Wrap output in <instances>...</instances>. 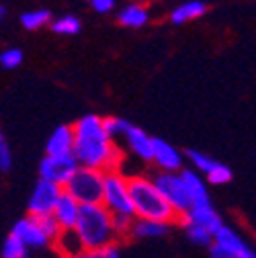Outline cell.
I'll return each instance as SVG.
<instances>
[{
	"instance_id": "cell-1",
	"label": "cell",
	"mask_w": 256,
	"mask_h": 258,
	"mask_svg": "<svg viewBox=\"0 0 256 258\" xmlns=\"http://www.w3.org/2000/svg\"><path fill=\"white\" fill-rule=\"evenodd\" d=\"M74 148L72 154L80 166L99 168V170H117L123 160L121 150L115 140L107 134L103 117L84 115L74 125Z\"/></svg>"
},
{
	"instance_id": "cell-2",
	"label": "cell",
	"mask_w": 256,
	"mask_h": 258,
	"mask_svg": "<svg viewBox=\"0 0 256 258\" xmlns=\"http://www.w3.org/2000/svg\"><path fill=\"white\" fill-rule=\"evenodd\" d=\"M74 232L78 234V238L84 246V256L105 244L119 242L115 236V230H113L111 211L103 203L80 205V213L74 223Z\"/></svg>"
},
{
	"instance_id": "cell-3",
	"label": "cell",
	"mask_w": 256,
	"mask_h": 258,
	"mask_svg": "<svg viewBox=\"0 0 256 258\" xmlns=\"http://www.w3.org/2000/svg\"><path fill=\"white\" fill-rule=\"evenodd\" d=\"M130 180V197L134 205V215L144 217V219H156L172 223L178 219L176 211L170 207V203L164 199V195L160 192L156 182L148 176H132Z\"/></svg>"
},
{
	"instance_id": "cell-4",
	"label": "cell",
	"mask_w": 256,
	"mask_h": 258,
	"mask_svg": "<svg viewBox=\"0 0 256 258\" xmlns=\"http://www.w3.org/2000/svg\"><path fill=\"white\" fill-rule=\"evenodd\" d=\"M103 178L105 170L99 168H88L80 166L72 172V176L63 184V190L80 203V205H90V203H101L103 199Z\"/></svg>"
},
{
	"instance_id": "cell-5",
	"label": "cell",
	"mask_w": 256,
	"mask_h": 258,
	"mask_svg": "<svg viewBox=\"0 0 256 258\" xmlns=\"http://www.w3.org/2000/svg\"><path fill=\"white\" fill-rule=\"evenodd\" d=\"M101 203L111 213H127L134 215V205L130 197V180H127L121 170H107L103 178V199Z\"/></svg>"
},
{
	"instance_id": "cell-6",
	"label": "cell",
	"mask_w": 256,
	"mask_h": 258,
	"mask_svg": "<svg viewBox=\"0 0 256 258\" xmlns=\"http://www.w3.org/2000/svg\"><path fill=\"white\" fill-rule=\"evenodd\" d=\"M209 254L213 258H254V248L232 228L219 225L213 232V242L209 246Z\"/></svg>"
},
{
	"instance_id": "cell-7",
	"label": "cell",
	"mask_w": 256,
	"mask_h": 258,
	"mask_svg": "<svg viewBox=\"0 0 256 258\" xmlns=\"http://www.w3.org/2000/svg\"><path fill=\"white\" fill-rule=\"evenodd\" d=\"M152 180L156 182L160 192L164 195V199L170 203V207L176 211V215L184 213L190 207V199L186 195V188H184V182L180 178V172L160 170V174H156Z\"/></svg>"
},
{
	"instance_id": "cell-8",
	"label": "cell",
	"mask_w": 256,
	"mask_h": 258,
	"mask_svg": "<svg viewBox=\"0 0 256 258\" xmlns=\"http://www.w3.org/2000/svg\"><path fill=\"white\" fill-rule=\"evenodd\" d=\"M76 168H78V162L74 154H45V158L39 162V178H45L63 186Z\"/></svg>"
},
{
	"instance_id": "cell-9",
	"label": "cell",
	"mask_w": 256,
	"mask_h": 258,
	"mask_svg": "<svg viewBox=\"0 0 256 258\" xmlns=\"http://www.w3.org/2000/svg\"><path fill=\"white\" fill-rule=\"evenodd\" d=\"M61 192H63L61 184H55L51 180L39 178L35 188H33V192H31V197H29V213H33V215L51 213Z\"/></svg>"
},
{
	"instance_id": "cell-10",
	"label": "cell",
	"mask_w": 256,
	"mask_h": 258,
	"mask_svg": "<svg viewBox=\"0 0 256 258\" xmlns=\"http://www.w3.org/2000/svg\"><path fill=\"white\" fill-rule=\"evenodd\" d=\"M13 234L19 236L29 250H43V248H47L51 244V238L45 234V230L41 228L37 215H33V213H29L27 217L19 219L13 225Z\"/></svg>"
},
{
	"instance_id": "cell-11",
	"label": "cell",
	"mask_w": 256,
	"mask_h": 258,
	"mask_svg": "<svg viewBox=\"0 0 256 258\" xmlns=\"http://www.w3.org/2000/svg\"><path fill=\"white\" fill-rule=\"evenodd\" d=\"M152 162L160 170H170L178 172L182 168V154L166 140L154 138L152 140Z\"/></svg>"
},
{
	"instance_id": "cell-12",
	"label": "cell",
	"mask_w": 256,
	"mask_h": 258,
	"mask_svg": "<svg viewBox=\"0 0 256 258\" xmlns=\"http://www.w3.org/2000/svg\"><path fill=\"white\" fill-rule=\"evenodd\" d=\"M180 223H195V225H203L205 230L215 232L219 225L223 223L219 213L211 207V203H203V205H190L184 213L178 215Z\"/></svg>"
},
{
	"instance_id": "cell-13",
	"label": "cell",
	"mask_w": 256,
	"mask_h": 258,
	"mask_svg": "<svg viewBox=\"0 0 256 258\" xmlns=\"http://www.w3.org/2000/svg\"><path fill=\"white\" fill-rule=\"evenodd\" d=\"M78 213H80V203L70 195V192L63 190L59 195V199H57V203H55V207H53V211H51V215L59 223V228L61 230L74 228V223L78 219Z\"/></svg>"
},
{
	"instance_id": "cell-14",
	"label": "cell",
	"mask_w": 256,
	"mask_h": 258,
	"mask_svg": "<svg viewBox=\"0 0 256 258\" xmlns=\"http://www.w3.org/2000/svg\"><path fill=\"white\" fill-rule=\"evenodd\" d=\"M180 178L184 182L186 195L190 199V205H203V203H211L209 201V190H207V182L203 180V176L197 170H178Z\"/></svg>"
},
{
	"instance_id": "cell-15",
	"label": "cell",
	"mask_w": 256,
	"mask_h": 258,
	"mask_svg": "<svg viewBox=\"0 0 256 258\" xmlns=\"http://www.w3.org/2000/svg\"><path fill=\"white\" fill-rule=\"evenodd\" d=\"M125 142H127V148L132 150V154H136L138 158L146 160V162H152V136H148L144 129L140 127H134L130 125L127 132L123 134Z\"/></svg>"
},
{
	"instance_id": "cell-16",
	"label": "cell",
	"mask_w": 256,
	"mask_h": 258,
	"mask_svg": "<svg viewBox=\"0 0 256 258\" xmlns=\"http://www.w3.org/2000/svg\"><path fill=\"white\" fill-rule=\"evenodd\" d=\"M72 148H74V127L59 125L55 127V132H51L45 144V154H72Z\"/></svg>"
},
{
	"instance_id": "cell-17",
	"label": "cell",
	"mask_w": 256,
	"mask_h": 258,
	"mask_svg": "<svg viewBox=\"0 0 256 258\" xmlns=\"http://www.w3.org/2000/svg\"><path fill=\"white\" fill-rule=\"evenodd\" d=\"M170 228V223L164 221H156V219H144V217H136L132 223V232L130 238H160L164 236Z\"/></svg>"
},
{
	"instance_id": "cell-18",
	"label": "cell",
	"mask_w": 256,
	"mask_h": 258,
	"mask_svg": "<svg viewBox=\"0 0 256 258\" xmlns=\"http://www.w3.org/2000/svg\"><path fill=\"white\" fill-rule=\"evenodd\" d=\"M51 244H55V250L63 256H84V246H82L78 234L74 232V228L59 230V234L55 236V240Z\"/></svg>"
},
{
	"instance_id": "cell-19",
	"label": "cell",
	"mask_w": 256,
	"mask_h": 258,
	"mask_svg": "<svg viewBox=\"0 0 256 258\" xmlns=\"http://www.w3.org/2000/svg\"><path fill=\"white\" fill-rule=\"evenodd\" d=\"M119 23L130 29H142L150 21V13L142 3H132L119 11Z\"/></svg>"
},
{
	"instance_id": "cell-20",
	"label": "cell",
	"mask_w": 256,
	"mask_h": 258,
	"mask_svg": "<svg viewBox=\"0 0 256 258\" xmlns=\"http://www.w3.org/2000/svg\"><path fill=\"white\" fill-rule=\"evenodd\" d=\"M205 11H207V7L201 3V0H186V3L178 5L170 13V21L174 25H182V23H188V21H195V19L203 17Z\"/></svg>"
},
{
	"instance_id": "cell-21",
	"label": "cell",
	"mask_w": 256,
	"mask_h": 258,
	"mask_svg": "<svg viewBox=\"0 0 256 258\" xmlns=\"http://www.w3.org/2000/svg\"><path fill=\"white\" fill-rule=\"evenodd\" d=\"M182 230L188 238L190 244H195L199 248H209L213 242V232L205 230L203 225H195V223H182Z\"/></svg>"
},
{
	"instance_id": "cell-22",
	"label": "cell",
	"mask_w": 256,
	"mask_h": 258,
	"mask_svg": "<svg viewBox=\"0 0 256 258\" xmlns=\"http://www.w3.org/2000/svg\"><path fill=\"white\" fill-rule=\"evenodd\" d=\"M51 25V31L57 35H76L80 33V19L76 15H63V17H57L55 21H49Z\"/></svg>"
},
{
	"instance_id": "cell-23",
	"label": "cell",
	"mask_w": 256,
	"mask_h": 258,
	"mask_svg": "<svg viewBox=\"0 0 256 258\" xmlns=\"http://www.w3.org/2000/svg\"><path fill=\"white\" fill-rule=\"evenodd\" d=\"M51 21V15L49 11L45 9H37V11H27L21 15V25L27 29V31H37L45 25H49Z\"/></svg>"
},
{
	"instance_id": "cell-24",
	"label": "cell",
	"mask_w": 256,
	"mask_h": 258,
	"mask_svg": "<svg viewBox=\"0 0 256 258\" xmlns=\"http://www.w3.org/2000/svg\"><path fill=\"white\" fill-rule=\"evenodd\" d=\"M29 252L31 250L23 244V240L19 236H15L13 232L7 236L5 244H3V256L5 258H25V256H29Z\"/></svg>"
},
{
	"instance_id": "cell-25",
	"label": "cell",
	"mask_w": 256,
	"mask_h": 258,
	"mask_svg": "<svg viewBox=\"0 0 256 258\" xmlns=\"http://www.w3.org/2000/svg\"><path fill=\"white\" fill-rule=\"evenodd\" d=\"M111 217H113V230H115L117 240L130 236V232H132V223H134L136 215H127V213H111Z\"/></svg>"
},
{
	"instance_id": "cell-26",
	"label": "cell",
	"mask_w": 256,
	"mask_h": 258,
	"mask_svg": "<svg viewBox=\"0 0 256 258\" xmlns=\"http://www.w3.org/2000/svg\"><path fill=\"white\" fill-rule=\"evenodd\" d=\"M186 156H188V160H190V164L195 166V170H197V172H203V174H207V172L217 164V160H213V158H209L207 154L197 152V150H190Z\"/></svg>"
},
{
	"instance_id": "cell-27",
	"label": "cell",
	"mask_w": 256,
	"mask_h": 258,
	"mask_svg": "<svg viewBox=\"0 0 256 258\" xmlns=\"http://www.w3.org/2000/svg\"><path fill=\"white\" fill-rule=\"evenodd\" d=\"M21 61H23V51L19 47H9V49H5L3 53H0V66H3L5 70L19 68Z\"/></svg>"
},
{
	"instance_id": "cell-28",
	"label": "cell",
	"mask_w": 256,
	"mask_h": 258,
	"mask_svg": "<svg viewBox=\"0 0 256 258\" xmlns=\"http://www.w3.org/2000/svg\"><path fill=\"white\" fill-rule=\"evenodd\" d=\"M205 176H207V182H211V184H226V182L232 180V170L226 164L217 162Z\"/></svg>"
},
{
	"instance_id": "cell-29",
	"label": "cell",
	"mask_w": 256,
	"mask_h": 258,
	"mask_svg": "<svg viewBox=\"0 0 256 258\" xmlns=\"http://www.w3.org/2000/svg\"><path fill=\"white\" fill-rule=\"evenodd\" d=\"M103 125H105V129H107V134L115 140V138H121L132 123H127V121L121 119V117H105V119H103Z\"/></svg>"
},
{
	"instance_id": "cell-30",
	"label": "cell",
	"mask_w": 256,
	"mask_h": 258,
	"mask_svg": "<svg viewBox=\"0 0 256 258\" xmlns=\"http://www.w3.org/2000/svg\"><path fill=\"white\" fill-rule=\"evenodd\" d=\"M119 254H121L119 242H111V244H105V246H101L97 250L88 252L86 256H90V258H117Z\"/></svg>"
},
{
	"instance_id": "cell-31",
	"label": "cell",
	"mask_w": 256,
	"mask_h": 258,
	"mask_svg": "<svg viewBox=\"0 0 256 258\" xmlns=\"http://www.w3.org/2000/svg\"><path fill=\"white\" fill-rule=\"evenodd\" d=\"M13 166V154H11V148L7 146L5 140H0V170L3 172H9Z\"/></svg>"
},
{
	"instance_id": "cell-32",
	"label": "cell",
	"mask_w": 256,
	"mask_h": 258,
	"mask_svg": "<svg viewBox=\"0 0 256 258\" xmlns=\"http://www.w3.org/2000/svg\"><path fill=\"white\" fill-rule=\"evenodd\" d=\"M88 3L92 5V9L97 11V13H103V15H107V13H111V11L115 9L117 0H88Z\"/></svg>"
},
{
	"instance_id": "cell-33",
	"label": "cell",
	"mask_w": 256,
	"mask_h": 258,
	"mask_svg": "<svg viewBox=\"0 0 256 258\" xmlns=\"http://www.w3.org/2000/svg\"><path fill=\"white\" fill-rule=\"evenodd\" d=\"M7 17V9L3 7V5H0V23H3V19Z\"/></svg>"
},
{
	"instance_id": "cell-34",
	"label": "cell",
	"mask_w": 256,
	"mask_h": 258,
	"mask_svg": "<svg viewBox=\"0 0 256 258\" xmlns=\"http://www.w3.org/2000/svg\"><path fill=\"white\" fill-rule=\"evenodd\" d=\"M0 140H3V134H0Z\"/></svg>"
}]
</instances>
